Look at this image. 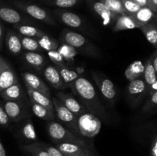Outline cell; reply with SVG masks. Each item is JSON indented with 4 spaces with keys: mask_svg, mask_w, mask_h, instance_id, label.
Returning a JSON list of instances; mask_svg holds the SVG:
<instances>
[{
    "mask_svg": "<svg viewBox=\"0 0 157 156\" xmlns=\"http://www.w3.org/2000/svg\"><path fill=\"white\" fill-rule=\"evenodd\" d=\"M60 41L71 46L78 53H81L86 56L94 58L101 56L96 46L92 44L84 35L78 32L64 29L60 36Z\"/></svg>",
    "mask_w": 157,
    "mask_h": 156,
    "instance_id": "7a4b0ae2",
    "label": "cell"
},
{
    "mask_svg": "<svg viewBox=\"0 0 157 156\" xmlns=\"http://www.w3.org/2000/svg\"><path fill=\"white\" fill-rule=\"evenodd\" d=\"M26 90H27V93L29 94V96L32 102L39 104V105L49 109L52 111H55L52 98L48 97L47 96L44 95L43 93L32 90L30 87H27V86H26Z\"/></svg>",
    "mask_w": 157,
    "mask_h": 156,
    "instance_id": "2e32d148",
    "label": "cell"
},
{
    "mask_svg": "<svg viewBox=\"0 0 157 156\" xmlns=\"http://www.w3.org/2000/svg\"><path fill=\"white\" fill-rule=\"evenodd\" d=\"M9 117H8L6 111L3 109L2 103H0V125H3V126H6V125H7L9 124Z\"/></svg>",
    "mask_w": 157,
    "mask_h": 156,
    "instance_id": "60d3db41",
    "label": "cell"
},
{
    "mask_svg": "<svg viewBox=\"0 0 157 156\" xmlns=\"http://www.w3.org/2000/svg\"><path fill=\"white\" fill-rule=\"evenodd\" d=\"M140 30L144 33L147 41L154 46L157 47V28L155 23L150 22L140 26Z\"/></svg>",
    "mask_w": 157,
    "mask_h": 156,
    "instance_id": "83f0119b",
    "label": "cell"
},
{
    "mask_svg": "<svg viewBox=\"0 0 157 156\" xmlns=\"http://www.w3.org/2000/svg\"><path fill=\"white\" fill-rule=\"evenodd\" d=\"M6 44L8 50L13 55H18L21 52V40L18 34L9 30L6 36Z\"/></svg>",
    "mask_w": 157,
    "mask_h": 156,
    "instance_id": "ac0fdd59",
    "label": "cell"
},
{
    "mask_svg": "<svg viewBox=\"0 0 157 156\" xmlns=\"http://www.w3.org/2000/svg\"><path fill=\"white\" fill-rule=\"evenodd\" d=\"M74 94L79 99V102L90 113L106 122L107 114L103 106L96 89L93 84L84 76H80L69 85Z\"/></svg>",
    "mask_w": 157,
    "mask_h": 156,
    "instance_id": "6da1fadb",
    "label": "cell"
},
{
    "mask_svg": "<svg viewBox=\"0 0 157 156\" xmlns=\"http://www.w3.org/2000/svg\"><path fill=\"white\" fill-rule=\"evenodd\" d=\"M57 50L63 57L64 61H68V62L73 61L75 60V57L78 54H79L71 46L67 44H64V43H62V44H60Z\"/></svg>",
    "mask_w": 157,
    "mask_h": 156,
    "instance_id": "836d02e7",
    "label": "cell"
},
{
    "mask_svg": "<svg viewBox=\"0 0 157 156\" xmlns=\"http://www.w3.org/2000/svg\"><path fill=\"white\" fill-rule=\"evenodd\" d=\"M18 83V79L10 64L0 56V93L13 84Z\"/></svg>",
    "mask_w": 157,
    "mask_h": 156,
    "instance_id": "ba28073f",
    "label": "cell"
},
{
    "mask_svg": "<svg viewBox=\"0 0 157 156\" xmlns=\"http://www.w3.org/2000/svg\"><path fill=\"white\" fill-rule=\"evenodd\" d=\"M0 156H6V150L1 142H0Z\"/></svg>",
    "mask_w": 157,
    "mask_h": 156,
    "instance_id": "7dc6e473",
    "label": "cell"
},
{
    "mask_svg": "<svg viewBox=\"0 0 157 156\" xmlns=\"http://www.w3.org/2000/svg\"><path fill=\"white\" fill-rule=\"evenodd\" d=\"M2 105L9 120L18 122L24 117L25 110L22 106V104L18 101L5 100Z\"/></svg>",
    "mask_w": 157,
    "mask_h": 156,
    "instance_id": "5bb4252c",
    "label": "cell"
},
{
    "mask_svg": "<svg viewBox=\"0 0 157 156\" xmlns=\"http://www.w3.org/2000/svg\"><path fill=\"white\" fill-rule=\"evenodd\" d=\"M20 134L22 136L23 139H25L27 141H29V142H35L38 140L35 126H34L33 123H32V122L30 119L27 120L23 124L21 129H20Z\"/></svg>",
    "mask_w": 157,
    "mask_h": 156,
    "instance_id": "f1b7e54d",
    "label": "cell"
},
{
    "mask_svg": "<svg viewBox=\"0 0 157 156\" xmlns=\"http://www.w3.org/2000/svg\"><path fill=\"white\" fill-rule=\"evenodd\" d=\"M78 127L83 139H92L101 131V120L87 111L78 116Z\"/></svg>",
    "mask_w": 157,
    "mask_h": 156,
    "instance_id": "5b68a950",
    "label": "cell"
},
{
    "mask_svg": "<svg viewBox=\"0 0 157 156\" xmlns=\"http://www.w3.org/2000/svg\"><path fill=\"white\" fill-rule=\"evenodd\" d=\"M16 6L21 10L29 14L32 18L39 20V21H44L47 24L55 25V21H54L53 18L48 15V13L46 11H44L41 8L38 7L35 5H25L22 3H17Z\"/></svg>",
    "mask_w": 157,
    "mask_h": 156,
    "instance_id": "7c38bea8",
    "label": "cell"
},
{
    "mask_svg": "<svg viewBox=\"0 0 157 156\" xmlns=\"http://www.w3.org/2000/svg\"><path fill=\"white\" fill-rule=\"evenodd\" d=\"M140 7H145L148 5V0H134Z\"/></svg>",
    "mask_w": 157,
    "mask_h": 156,
    "instance_id": "bcb514c9",
    "label": "cell"
},
{
    "mask_svg": "<svg viewBox=\"0 0 157 156\" xmlns=\"http://www.w3.org/2000/svg\"><path fill=\"white\" fill-rule=\"evenodd\" d=\"M40 144L50 156H64L55 146L44 143V142H40Z\"/></svg>",
    "mask_w": 157,
    "mask_h": 156,
    "instance_id": "f35d334b",
    "label": "cell"
},
{
    "mask_svg": "<svg viewBox=\"0 0 157 156\" xmlns=\"http://www.w3.org/2000/svg\"><path fill=\"white\" fill-rule=\"evenodd\" d=\"M58 18L63 24L74 28H80L83 24V21L79 15L70 12H56Z\"/></svg>",
    "mask_w": 157,
    "mask_h": 156,
    "instance_id": "ffe728a7",
    "label": "cell"
},
{
    "mask_svg": "<svg viewBox=\"0 0 157 156\" xmlns=\"http://www.w3.org/2000/svg\"><path fill=\"white\" fill-rule=\"evenodd\" d=\"M147 7L150 8L154 13L157 11V0H148Z\"/></svg>",
    "mask_w": 157,
    "mask_h": 156,
    "instance_id": "7bdbcfd3",
    "label": "cell"
},
{
    "mask_svg": "<svg viewBox=\"0 0 157 156\" xmlns=\"http://www.w3.org/2000/svg\"><path fill=\"white\" fill-rule=\"evenodd\" d=\"M94 9L95 12L102 18L103 24L105 26L111 24L112 21L117 18V14L108 9L107 6L103 2H97L94 4Z\"/></svg>",
    "mask_w": 157,
    "mask_h": 156,
    "instance_id": "e0dca14e",
    "label": "cell"
},
{
    "mask_svg": "<svg viewBox=\"0 0 157 156\" xmlns=\"http://www.w3.org/2000/svg\"><path fill=\"white\" fill-rule=\"evenodd\" d=\"M23 59L29 65L35 67L38 70H43L45 67L46 59L42 54L38 52H25L23 54Z\"/></svg>",
    "mask_w": 157,
    "mask_h": 156,
    "instance_id": "d6986e66",
    "label": "cell"
},
{
    "mask_svg": "<svg viewBox=\"0 0 157 156\" xmlns=\"http://www.w3.org/2000/svg\"><path fill=\"white\" fill-rule=\"evenodd\" d=\"M47 52L48 57L55 64V65H64V64H65L64 58L61 56V54L58 51V50H49Z\"/></svg>",
    "mask_w": 157,
    "mask_h": 156,
    "instance_id": "74e56055",
    "label": "cell"
},
{
    "mask_svg": "<svg viewBox=\"0 0 157 156\" xmlns=\"http://www.w3.org/2000/svg\"><path fill=\"white\" fill-rule=\"evenodd\" d=\"M140 25L132 18L130 15L123 14L117 18L116 23L113 26L114 32H121L124 30H131L134 28H140Z\"/></svg>",
    "mask_w": 157,
    "mask_h": 156,
    "instance_id": "9a60e30c",
    "label": "cell"
},
{
    "mask_svg": "<svg viewBox=\"0 0 157 156\" xmlns=\"http://www.w3.org/2000/svg\"><path fill=\"white\" fill-rule=\"evenodd\" d=\"M3 39H4V28L2 24L0 23V50L2 49Z\"/></svg>",
    "mask_w": 157,
    "mask_h": 156,
    "instance_id": "ee69618b",
    "label": "cell"
},
{
    "mask_svg": "<svg viewBox=\"0 0 157 156\" xmlns=\"http://www.w3.org/2000/svg\"><path fill=\"white\" fill-rule=\"evenodd\" d=\"M38 41V44L41 47L42 50H45L46 51L49 50H57L60 45V42L55 40V38H52L50 35H45L41 38H35Z\"/></svg>",
    "mask_w": 157,
    "mask_h": 156,
    "instance_id": "4dcf8cb0",
    "label": "cell"
},
{
    "mask_svg": "<svg viewBox=\"0 0 157 156\" xmlns=\"http://www.w3.org/2000/svg\"><path fill=\"white\" fill-rule=\"evenodd\" d=\"M22 88L19 83L13 84L0 93V96L5 100L18 101L22 98Z\"/></svg>",
    "mask_w": 157,
    "mask_h": 156,
    "instance_id": "cb8c5ba5",
    "label": "cell"
},
{
    "mask_svg": "<svg viewBox=\"0 0 157 156\" xmlns=\"http://www.w3.org/2000/svg\"><path fill=\"white\" fill-rule=\"evenodd\" d=\"M55 147L64 156H86L92 150L93 147H84L71 142L55 143Z\"/></svg>",
    "mask_w": 157,
    "mask_h": 156,
    "instance_id": "8fae6325",
    "label": "cell"
},
{
    "mask_svg": "<svg viewBox=\"0 0 157 156\" xmlns=\"http://www.w3.org/2000/svg\"><path fill=\"white\" fill-rule=\"evenodd\" d=\"M17 32L19 33L21 36L29 37V38H41L44 35H47L45 32L42 30L39 29L35 26L29 25V24H15L14 26Z\"/></svg>",
    "mask_w": 157,
    "mask_h": 156,
    "instance_id": "44dd1931",
    "label": "cell"
},
{
    "mask_svg": "<svg viewBox=\"0 0 157 156\" xmlns=\"http://www.w3.org/2000/svg\"><path fill=\"white\" fill-rule=\"evenodd\" d=\"M150 156H157V136L155 135L150 147Z\"/></svg>",
    "mask_w": 157,
    "mask_h": 156,
    "instance_id": "b9f144b4",
    "label": "cell"
},
{
    "mask_svg": "<svg viewBox=\"0 0 157 156\" xmlns=\"http://www.w3.org/2000/svg\"><path fill=\"white\" fill-rule=\"evenodd\" d=\"M32 110L35 116L44 120L53 121L55 118V111H52L39 104L32 102Z\"/></svg>",
    "mask_w": 157,
    "mask_h": 156,
    "instance_id": "4316f807",
    "label": "cell"
},
{
    "mask_svg": "<svg viewBox=\"0 0 157 156\" xmlns=\"http://www.w3.org/2000/svg\"><path fill=\"white\" fill-rule=\"evenodd\" d=\"M144 81H145L146 84L147 86V88H148V91L150 87L153 85L154 83L157 82L156 80V72L155 71L154 68L153 67V64H152V61L151 58H149V60H147V63L145 64V68H144Z\"/></svg>",
    "mask_w": 157,
    "mask_h": 156,
    "instance_id": "f546056e",
    "label": "cell"
},
{
    "mask_svg": "<svg viewBox=\"0 0 157 156\" xmlns=\"http://www.w3.org/2000/svg\"><path fill=\"white\" fill-rule=\"evenodd\" d=\"M20 40H21V47L23 49L28 50V51L37 52V51H42V49L38 44V41L35 38H29V37L21 36L19 35Z\"/></svg>",
    "mask_w": 157,
    "mask_h": 156,
    "instance_id": "d6a6232c",
    "label": "cell"
},
{
    "mask_svg": "<svg viewBox=\"0 0 157 156\" xmlns=\"http://www.w3.org/2000/svg\"><path fill=\"white\" fill-rule=\"evenodd\" d=\"M130 16L134 18L135 21L140 25L142 26L147 23L151 22L152 20L156 16V13H154L149 7L145 6V7H141L138 12L133 14Z\"/></svg>",
    "mask_w": 157,
    "mask_h": 156,
    "instance_id": "d4e9b609",
    "label": "cell"
},
{
    "mask_svg": "<svg viewBox=\"0 0 157 156\" xmlns=\"http://www.w3.org/2000/svg\"><path fill=\"white\" fill-rule=\"evenodd\" d=\"M56 97L61 101L63 105L66 107L68 110H70L73 114L78 117L82 113L87 112L85 107L79 102L74 96H72L71 93H64L63 91H58L56 94Z\"/></svg>",
    "mask_w": 157,
    "mask_h": 156,
    "instance_id": "9c48e42d",
    "label": "cell"
},
{
    "mask_svg": "<svg viewBox=\"0 0 157 156\" xmlns=\"http://www.w3.org/2000/svg\"><path fill=\"white\" fill-rule=\"evenodd\" d=\"M22 150L29 153L32 156H50L48 153L42 148L40 142H35L21 146Z\"/></svg>",
    "mask_w": 157,
    "mask_h": 156,
    "instance_id": "1f68e13d",
    "label": "cell"
},
{
    "mask_svg": "<svg viewBox=\"0 0 157 156\" xmlns=\"http://www.w3.org/2000/svg\"><path fill=\"white\" fill-rule=\"evenodd\" d=\"M121 2H122L123 7L125 10L126 14L128 13L130 15L136 13L141 8L134 0H122Z\"/></svg>",
    "mask_w": 157,
    "mask_h": 156,
    "instance_id": "8d00e7d4",
    "label": "cell"
},
{
    "mask_svg": "<svg viewBox=\"0 0 157 156\" xmlns=\"http://www.w3.org/2000/svg\"><path fill=\"white\" fill-rule=\"evenodd\" d=\"M145 65L141 61H135L125 70V76L129 81L141 77L144 72Z\"/></svg>",
    "mask_w": 157,
    "mask_h": 156,
    "instance_id": "603a6c76",
    "label": "cell"
},
{
    "mask_svg": "<svg viewBox=\"0 0 157 156\" xmlns=\"http://www.w3.org/2000/svg\"><path fill=\"white\" fill-rule=\"evenodd\" d=\"M78 2V0H55V5L59 8L73 7Z\"/></svg>",
    "mask_w": 157,
    "mask_h": 156,
    "instance_id": "ab89813d",
    "label": "cell"
},
{
    "mask_svg": "<svg viewBox=\"0 0 157 156\" xmlns=\"http://www.w3.org/2000/svg\"><path fill=\"white\" fill-rule=\"evenodd\" d=\"M0 18L12 24H18L23 21L22 16L16 10L8 7H0Z\"/></svg>",
    "mask_w": 157,
    "mask_h": 156,
    "instance_id": "7402d4cb",
    "label": "cell"
},
{
    "mask_svg": "<svg viewBox=\"0 0 157 156\" xmlns=\"http://www.w3.org/2000/svg\"><path fill=\"white\" fill-rule=\"evenodd\" d=\"M43 75L46 80L56 90L62 91L69 87L68 85L63 81L59 72L55 66L48 65L44 67L43 69Z\"/></svg>",
    "mask_w": 157,
    "mask_h": 156,
    "instance_id": "4fadbf2b",
    "label": "cell"
},
{
    "mask_svg": "<svg viewBox=\"0 0 157 156\" xmlns=\"http://www.w3.org/2000/svg\"><path fill=\"white\" fill-rule=\"evenodd\" d=\"M94 149H93V150H92V151H90V153H89V154H87V155H86V156H91V154H92V151H94Z\"/></svg>",
    "mask_w": 157,
    "mask_h": 156,
    "instance_id": "681fc988",
    "label": "cell"
},
{
    "mask_svg": "<svg viewBox=\"0 0 157 156\" xmlns=\"http://www.w3.org/2000/svg\"><path fill=\"white\" fill-rule=\"evenodd\" d=\"M103 2L108 7V9L111 12L117 15L126 14L121 0H104V2Z\"/></svg>",
    "mask_w": 157,
    "mask_h": 156,
    "instance_id": "e575fe53",
    "label": "cell"
},
{
    "mask_svg": "<svg viewBox=\"0 0 157 156\" xmlns=\"http://www.w3.org/2000/svg\"><path fill=\"white\" fill-rule=\"evenodd\" d=\"M157 105V90L150 92L147 96V100L143 106L142 110L144 113H148L153 108H156Z\"/></svg>",
    "mask_w": 157,
    "mask_h": 156,
    "instance_id": "d590c367",
    "label": "cell"
},
{
    "mask_svg": "<svg viewBox=\"0 0 157 156\" xmlns=\"http://www.w3.org/2000/svg\"><path fill=\"white\" fill-rule=\"evenodd\" d=\"M54 66H55V67H56L57 70H58L61 78H62L63 81H64L67 85H68V87L71 84H72L75 80L78 79L80 76V73H78V71L70 69L68 67H67L66 64H64V65Z\"/></svg>",
    "mask_w": 157,
    "mask_h": 156,
    "instance_id": "484cf974",
    "label": "cell"
},
{
    "mask_svg": "<svg viewBox=\"0 0 157 156\" xmlns=\"http://www.w3.org/2000/svg\"><path fill=\"white\" fill-rule=\"evenodd\" d=\"M151 61H152V64H153V67L154 68L155 71L157 73V52L155 51L154 54H153V56L151 57Z\"/></svg>",
    "mask_w": 157,
    "mask_h": 156,
    "instance_id": "f6af8a7d",
    "label": "cell"
},
{
    "mask_svg": "<svg viewBox=\"0 0 157 156\" xmlns=\"http://www.w3.org/2000/svg\"><path fill=\"white\" fill-rule=\"evenodd\" d=\"M92 76L104 97L111 103H114L117 99V90L114 84L110 79L98 72H93Z\"/></svg>",
    "mask_w": 157,
    "mask_h": 156,
    "instance_id": "52a82bcc",
    "label": "cell"
},
{
    "mask_svg": "<svg viewBox=\"0 0 157 156\" xmlns=\"http://www.w3.org/2000/svg\"><path fill=\"white\" fill-rule=\"evenodd\" d=\"M52 99L53 102L55 115L58 117L60 123L62 124L74 135L82 138L78 130V117L75 114H73L70 110H67L56 96L52 97Z\"/></svg>",
    "mask_w": 157,
    "mask_h": 156,
    "instance_id": "277c9868",
    "label": "cell"
},
{
    "mask_svg": "<svg viewBox=\"0 0 157 156\" xmlns=\"http://www.w3.org/2000/svg\"><path fill=\"white\" fill-rule=\"evenodd\" d=\"M48 133L55 143L71 142L84 147H93L87 140L75 136L59 122L50 121L47 127Z\"/></svg>",
    "mask_w": 157,
    "mask_h": 156,
    "instance_id": "3957f363",
    "label": "cell"
},
{
    "mask_svg": "<svg viewBox=\"0 0 157 156\" xmlns=\"http://www.w3.org/2000/svg\"><path fill=\"white\" fill-rule=\"evenodd\" d=\"M127 96L130 103L135 106L147 98L148 95V88L144 79L140 77L130 81L127 87Z\"/></svg>",
    "mask_w": 157,
    "mask_h": 156,
    "instance_id": "8992f818",
    "label": "cell"
},
{
    "mask_svg": "<svg viewBox=\"0 0 157 156\" xmlns=\"http://www.w3.org/2000/svg\"><path fill=\"white\" fill-rule=\"evenodd\" d=\"M21 77L25 84V86L30 87L32 90L43 93L48 97L52 98L50 89L48 88L47 84L43 81V80L36 74L30 73V72H24L21 73Z\"/></svg>",
    "mask_w": 157,
    "mask_h": 156,
    "instance_id": "30bf717a",
    "label": "cell"
},
{
    "mask_svg": "<svg viewBox=\"0 0 157 156\" xmlns=\"http://www.w3.org/2000/svg\"><path fill=\"white\" fill-rule=\"evenodd\" d=\"M91 156H100V155H98V153H97L96 151H95L94 150V151H92V154H91Z\"/></svg>",
    "mask_w": 157,
    "mask_h": 156,
    "instance_id": "c3c4849f",
    "label": "cell"
}]
</instances>
